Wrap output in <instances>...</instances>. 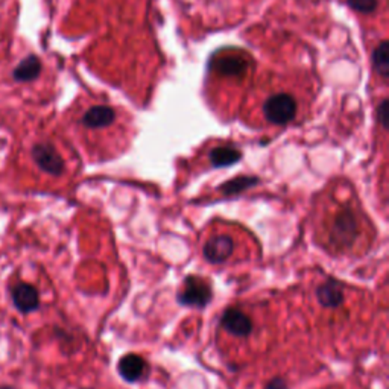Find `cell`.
I'll use <instances>...</instances> for the list:
<instances>
[{"mask_svg": "<svg viewBox=\"0 0 389 389\" xmlns=\"http://www.w3.org/2000/svg\"><path fill=\"white\" fill-rule=\"evenodd\" d=\"M373 64L376 72L383 79L389 77V44L388 41H382L373 52Z\"/></svg>", "mask_w": 389, "mask_h": 389, "instance_id": "4fadbf2b", "label": "cell"}, {"mask_svg": "<svg viewBox=\"0 0 389 389\" xmlns=\"http://www.w3.org/2000/svg\"><path fill=\"white\" fill-rule=\"evenodd\" d=\"M11 300L20 313H31L40 308V295L32 284L20 282L11 291Z\"/></svg>", "mask_w": 389, "mask_h": 389, "instance_id": "8992f818", "label": "cell"}, {"mask_svg": "<svg viewBox=\"0 0 389 389\" xmlns=\"http://www.w3.org/2000/svg\"><path fill=\"white\" fill-rule=\"evenodd\" d=\"M344 289L336 280H326L317 288V300L326 309H336L344 303Z\"/></svg>", "mask_w": 389, "mask_h": 389, "instance_id": "ba28073f", "label": "cell"}, {"mask_svg": "<svg viewBox=\"0 0 389 389\" xmlns=\"http://www.w3.org/2000/svg\"><path fill=\"white\" fill-rule=\"evenodd\" d=\"M180 301L187 305H197V308H204L211 298L210 286L199 279L190 277L183 284L180 292Z\"/></svg>", "mask_w": 389, "mask_h": 389, "instance_id": "277c9868", "label": "cell"}, {"mask_svg": "<svg viewBox=\"0 0 389 389\" xmlns=\"http://www.w3.org/2000/svg\"><path fill=\"white\" fill-rule=\"evenodd\" d=\"M268 389H286V386L282 381H274V382H271L270 386H268Z\"/></svg>", "mask_w": 389, "mask_h": 389, "instance_id": "e0dca14e", "label": "cell"}, {"mask_svg": "<svg viewBox=\"0 0 389 389\" xmlns=\"http://www.w3.org/2000/svg\"><path fill=\"white\" fill-rule=\"evenodd\" d=\"M216 70L219 73H222V75H227V77L240 75V73H244L246 70V61L240 60V58L219 60L216 62Z\"/></svg>", "mask_w": 389, "mask_h": 389, "instance_id": "5bb4252c", "label": "cell"}, {"mask_svg": "<svg viewBox=\"0 0 389 389\" xmlns=\"http://www.w3.org/2000/svg\"><path fill=\"white\" fill-rule=\"evenodd\" d=\"M377 116H378V122L383 128H388V99H383L381 102V105L377 108Z\"/></svg>", "mask_w": 389, "mask_h": 389, "instance_id": "2e32d148", "label": "cell"}, {"mask_svg": "<svg viewBox=\"0 0 389 389\" xmlns=\"http://www.w3.org/2000/svg\"><path fill=\"white\" fill-rule=\"evenodd\" d=\"M41 61L37 55H27L13 70V78L17 82H31L40 77Z\"/></svg>", "mask_w": 389, "mask_h": 389, "instance_id": "30bf717a", "label": "cell"}, {"mask_svg": "<svg viewBox=\"0 0 389 389\" xmlns=\"http://www.w3.org/2000/svg\"><path fill=\"white\" fill-rule=\"evenodd\" d=\"M330 242L341 249H350L362 235V219L355 210L342 207L329 222Z\"/></svg>", "mask_w": 389, "mask_h": 389, "instance_id": "6da1fadb", "label": "cell"}, {"mask_svg": "<svg viewBox=\"0 0 389 389\" xmlns=\"http://www.w3.org/2000/svg\"><path fill=\"white\" fill-rule=\"evenodd\" d=\"M116 120V111L107 105L91 107L87 113L82 116V125L90 129H100L110 126Z\"/></svg>", "mask_w": 389, "mask_h": 389, "instance_id": "9c48e42d", "label": "cell"}, {"mask_svg": "<svg viewBox=\"0 0 389 389\" xmlns=\"http://www.w3.org/2000/svg\"><path fill=\"white\" fill-rule=\"evenodd\" d=\"M31 157L34 163L48 175L52 177H60L64 172V160L60 152L55 150V146L51 143H37L32 146Z\"/></svg>", "mask_w": 389, "mask_h": 389, "instance_id": "3957f363", "label": "cell"}, {"mask_svg": "<svg viewBox=\"0 0 389 389\" xmlns=\"http://www.w3.org/2000/svg\"><path fill=\"white\" fill-rule=\"evenodd\" d=\"M347 4L359 13H373L377 6V0H347Z\"/></svg>", "mask_w": 389, "mask_h": 389, "instance_id": "9a60e30c", "label": "cell"}, {"mask_svg": "<svg viewBox=\"0 0 389 389\" xmlns=\"http://www.w3.org/2000/svg\"><path fill=\"white\" fill-rule=\"evenodd\" d=\"M146 362L136 355H126L119 362V373L128 382H137L145 376Z\"/></svg>", "mask_w": 389, "mask_h": 389, "instance_id": "8fae6325", "label": "cell"}, {"mask_svg": "<svg viewBox=\"0 0 389 389\" xmlns=\"http://www.w3.org/2000/svg\"><path fill=\"white\" fill-rule=\"evenodd\" d=\"M222 327L231 336L248 338L253 333V321L240 309H228L222 317Z\"/></svg>", "mask_w": 389, "mask_h": 389, "instance_id": "5b68a950", "label": "cell"}, {"mask_svg": "<svg viewBox=\"0 0 389 389\" xmlns=\"http://www.w3.org/2000/svg\"><path fill=\"white\" fill-rule=\"evenodd\" d=\"M0 389H17V388L9 386V385H4V386H0Z\"/></svg>", "mask_w": 389, "mask_h": 389, "instance_id": "ac0fdd59", "label": "cell"}, {"mask_svg": "<svg viewBox=\"0 0 389 389\" xmlns=\"http://www.w3.org/2000/svg\"><path fill=\"white\" fill-rule=\"evenodd\" d=\"M235 244L231 236L227 235H216L211 236L206 245H204V256L211 263H222L228 261L233 254Z\"/></svg>", "mask_w": 389, "mask_h": 389, "instance_id": "52a82bcc", "label": "cell"}, {"mask_svg": "<svg viewBox=\"0 0 389 389\" xmlns=\"http://www.w3.org/2000/svg\"><path fill=\"white\" fill-rule=\"evenodd\" d=\"M240 151L235 150V147H228V146H222L216 147L210 152V161L213 166L216 168H222V166H230L235 164L240 160Z\"/></svg>", "mask_w": 389, "mask_h": 389, "instance_id": "7c38bea8", "label": "cell"}, {"mask_svg": "<svg viewBox=\"0 0 389 389\" xmlns=\"http://www.w3.org/2000/svg\"><path fill=\"white\" fill-rule=\"evenodd\" d=\"M265 117L274 125H286L296 114V102L288 93L274 95L265 102Z\"/></svg>", "mask_w": 389, "mask_h": 389, "instance_id": "7a4b0ae2", "label": "cell"}]
</instances>
